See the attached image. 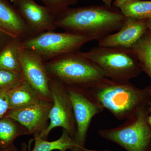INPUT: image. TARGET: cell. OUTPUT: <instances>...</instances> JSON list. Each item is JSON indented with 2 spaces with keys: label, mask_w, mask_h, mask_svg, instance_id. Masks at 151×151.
I'll return each mask as SVG.
<instances>
[{
  "label": "cell",
  "mask_w": 151,
  "mask_h": 151,
  "mask_svg": "<svg viewBox=\"0 0 151 151\" xmlns=\"http://www.w3.org/2000/svg\"><path fill=\"white\" fill-rule=\"evenodd\" d=\"M84 87L118 120L134 119L150 111L151 94L149 86L140 89L129 81L118 82L104 77Z\"/></svg>",
  "instance_id": "cell-1"
},
{
  "label": "cell",
  "mask_w": 151,
  "mask_h": 151,
  "mask_svg": "<svg viewBox=\"0 0 151 151\" xmlns=\"http://www.w3.org/2000/svg\"><path fill=\"white\" fill-rule=\"evenodd\" d=\"M127 18L113 6H89L68 7L58 14L57 28L99 41L119 31Z\"/></svg>",
  "instance_id": "cell-2"
},
{
  "label": "cell",
  "mask_w": 151,
  "mask_h": 151,
  "mask_svg": "<svg viewBox=\"0 0 151 151\" xmlns=\"http://www.w3.org/2000/svg\"><path fill=\"white\" fill-rule=\"evenodd\" d=\"M45 64L49 74L65 86L86 87L107 77L105 71L81 51L64 55Z\"/></svg>",
  "instance_id": "cell-3"
},
{
  "label": "cell",
  "mask_w": 151,
  "mask_h": 151,
  "mask_svg": "<svg viewBox=\"0 0 151 151\" xmlns=\"http://www.w3.org/2000/svg\"><path fill=\"white\" fill-rule=\"evenodd\" d=\"M81 53L102 68L107 77L113 81H129L142 71L131 49L98 45L87 52Z\"/></svg>",
  "instance_id": "cell-4"
},
{
  "label": "cell",
  "mask_w": 151,
  "mask_h": 151,
  "mask_svg": "<svg viewBox=\"0 0 151 151\" xmlns=\"http://www.w3.org/2000/svg\"><path fill=\"white\" fill-rule=\"evenodd\" d=\"M92 41L89 37L72 33L50 31L22 41L20 45L35 52L45 62L80 51L84 45Z\"/></svg>",
  "instance_id": "cell-5"
},
{
  "label": "cell",
  "mask_w": 151,
  "mask_h": 151,
  "mask_svg": "<svg viewBox=\"0 0 151 151\" xmlns=\"http://www.w3.org/2000/svg\"><path fill=\"white\" fill-rule=\"evenodd\" d=\"M150 111L126 120L116 128L98 131L100 137L116 143L127 151H151V127L147 122Z\"/></svg>",
  "instance_id": "cell-6"
},
{
  "label": "cell",
  "mask_w": 151,
  "mask_h": 151,
  "mask_svg": "<svg viewBox=\"0 0 151 151\" xmlns=\"http://www.w3.org/2000/svg\"><path fill=\"white\" fill-rule=\"evenodd\" d=\"M65 86L72 102L76 124V132L73 138L74 147L72 151H95L85 147L87 133L92 118L103 112L104 109L85 87Z\"/></svg>",
  "instance_id": "cell-7"
},
{
  "label": "cell",
  "mask_w": 151,
  "mask_h": 151,
  "mask_svg": "<svg viewBox=\"0 0 151 151\" xmlns=\"http://www.w3.org/2000/svg\"><path fill=\"white\" fill-rule=\"evenodd\" d=\"M50 89L52 102L49 114L50 122L39 136L47 140L51 130L59 127L66 130L73 139L76 132V124L73 105L66 86L50 75Z\"/></svg>",
  "instance_id": "cell-8"
},
{
  "label": "cell",
  "mask_w": 151,
  "mask_h": 151,
  "mask_svg": "<svg viewBox=\"0 0 151 151\" xmlns=\"http://www.w3.org/2000/svg\"><path fill=\"white\" fill-rule=\"evenodd\" d=\"M19 55L23 80L45 99L52 100L50 75L45 62L35 52L21 45L19 48Z\"/></svg>",
  "instance_id": "cell-9"
},
{
  "label": "cell",
  "mask_w": 151,
  "mask_h": 151,
  "mask_svg": "<svg viewBox=\"0 0 151 151\" xmlns=\"http://www.w3.org/2000/svg\"><path fill=\"white\" fill-rule=\"evenodd\" d=\"M13 4L27 25L32 36L57 28V15L46 6L38 4L35 0H16Z\"/></svg>",
  "instance_id": "cell-10"
},
{
  "label": "cell",
  "mask_w": 151,
  "mask_h": 151,
  "mask_svg": "<svg viewBox=\"0 0 151 151\" xmlns=\"http://www.w3.org/2000/svg\"><path fill=\"white\" fill-rule=\"evenodd\" d=\"M52 100L42 99L27 108L10 110L5 117L16 120L27 129L29 135L40 134L48 127Z\"/></svg>",
  "instance_id": "cell-11"
},
{
  "label": "cell",
  "mask_w": 151,
  "mask_h": 151,
  "mask_svg": "<svg viewBox=\"0 0 151 151\" xmlns=\"http://www.w3.org/2000/svg\"><path fill=\"white\" fill-rule=\"evenodd\" d=\"M148 29L147 20L127 18L121 28L98 42V46L131 49Z\"/></svg>",
  "instance_id": "cell-12"
},
{
  "label": "cell",
  "mask_w": 151,
  "mask_h": 151,
  "mask_svg": "<svg viewBox=\"0 0 151 151\" xmlns=\"http://www.w3.org/2000/svg\"><path fill=\"white\" fill-rule=\"evenodd\" d=\"M0 28L22 41L32 36L16 8L7 0H0Z\"/></svg>",
  "instance_id": "cell-13"
},
{
  "label": "cell",
  "mask_w": 151,
  "mask_h": 151,
  "mask_svg": "<svg viewBox=\"0 0 151 151\" xmlns=\"http://www.w3.org/2000/svg\"><path fill=\"white\" fill-rule=\"evenodd\" d=\"M7 96L9 111L27 108L45 99L24 80L9 90Z\"/></svg>",
  "instance_id": "cell-14"
},
{
  "label": "cell",
  "mask_w": 151,
  "mask_h": 151,
  "mask_svg": "<svg viewBox=\"0 0 151 151\" xmlns=\"http://www.w3.org/2000/svg\"><path fill=\"white\" fill-rule=\"evenodd\" d=\"M35 145L33 148L30 151L27 150L25 143H22L21 149L20 151H52L58 150L66 151L67 150L73 151L74 147L73 139L70 137L66 130L63 129L62 135L56 140L49 142L40 137L39 135H34Z\"/></svg>",
  "instance_id": "cell-15"
},
{
  "label": "cell",
  "mask_w": 151,
  "mask_h": 151,
  "mask_svg": "<svg viewBox=\"0 0 151 151\" xmlns=\"http://www.w3.org/2000/svg\"><path fill=\"white\" fill-rule=\"evenodd\" d=\"M131 49L137 57L142 71L150 79L149 88L151 94V30L148 29Z\"/></svg>",
  "instance_id": "cell-16"
},
{
  "label": "cell",
  "mask_w": 151,
  "mask_h": 151,
  "mask_svg": "<svg viewBox=\"0 0 151 151\" xmlns=\"http://www.w3.org/2000/svg\"><path fill=\"white\" fill-rule=\"evenodd\" d=\"M29 135L27 129L16 120L4 117L0 119V148H8L17 138Z\"/></svg>",
  "instance_id": "cell-17"
},
{
  "label": "cell",
  "mask_w": 151,
  "mask_h": 151,
  "mask_svg": "<svg viewBox=\"0 0 151 151\" xmlns=\"http://www.w3.org/2000/svg\"><path fill=\"white\" fill-rule=\"evenodd\" d=\"M21 41L12 37L0 50V68L21 73L19 48Z\"/></svg>",
  "instance_id": "cell-18"
},
{
  "label": "cell",
  "mask_w": 151,
  "mask_h": 151,
  "mask_svg": "<svg viewBox=\"0 0 151 151\" xmlns=\"http://www.w3.org/2000/svg\"><path fill=\"white\" fill-rule=\"evenodd\" d=\"M119 9L126 18L143 20L151 17V1L129 0Z\"/></svg>",
  "instance_id": "cell-19"
},
{
  "label": "cell",
  "mask_w": 151,
  "mask_h": 151,
  "mask_svg": "<svg viewBox=\"0 0 151 151\" xmlns=\"http://www.w3.org/2000/svg\"><path fill=\"white\" fill-rule=\"evenodd\" d=\"M23 80L21 73L0 68V89H12Z\"/></svg>",
  "instance_id": "cell-20"
},
{
  "label": "cell",
  "mask_w": 151,
  "mask_h": 151,
  "mask_svg": "<svg viewBox=\"0 0 151 151\" xmlns=\"http://www.w3.org/2000/svg\"><path fill=\"white\" fill-rule=\"evenodd\" d=\"M45 6L57 15L65 10L69 6L77 3L78 0H40Z\"/></svg>",
  "instance_id": "cell-21"
},
{
  "label": "cell",
  "mask_w": 151,
  "mask_h": 151,
  "mask_svg": "<svg viewBox=\"0 0 151 151\" xmlns=\"http://www.w3.org/2000/svg\"><path fill=\"white\" fill-rule=\"evenodd\" d=\"M11 89H0V119L4 117L9 111L7 93Z\"/></svg>",
  "instance_id": "cell-22"
},
{
  "label": "cell",
  "mask_w": 151,
  "mask_h": 151,
  "mask_svg": "<svg viewBox=\"0 0 151 151\" xmlns=\"http://www.w3.org/2000/svg\"><path fill=\"white\" fill-rule=\"evenodd\" d=\"M13 37H14L8 33L0 29V50Z\"/></svg>",
  "instance_id": "cell-23"
},
{
  "label": "cell",
  "mask_w": 151,
  "mask_h": 151,
  "mask_svg": "<svg viewBox=\"0 0 151 151\" xmlns=\"http://www.w3.org/2000/svg\"><path fill=\"white\" fill-rule=\"evenodd\" d=\"M129 0H115L113 3V6L119 8L126 2Z\"/></svg>",
  "instance_id": "cell-24"
},
{
  "label": "cell",
  "mask_w": 151,
  "mask_h": 151,
  "mask_svg": "<svg viewBox=\"0 0 151 151\" xmlns=\"http://www.w3.org/2000/svg\"><path fill=\"white\" fill-rule=\"evenodd\" d=\"M1 151H19L17 148L13 144L12 145L10 146L8 148L2 150Z\"/></svg>",
  "instance_id": "cell-25"
},
{
  "label": "cell",
  "mask_w": 151,
  "mask_h": 151,
  "mask_svg": "<svg viewBox=\"0 0 151 151\" xmlns=\"http://www.w3.org/2000/svg\"><path fill=\"white\" fill-rule=\"evenodd\" d=\"M103 2L105 3V5L108 6H111V3H112V0H103Z\"/></svg>",
  "instance_id": "cell-26"
},
{
  "label": "cell",
  "mask_w": 151,
  "mask_h": 151,
  "mask_svg": "<svg viewBox=\"0 0 151 151\" xmlns=\"http://www.w3.org/2000/svg\"><path fill=\"white\" fill-rule=\"evenodd\" d=\"M147 24L148 29L151 30V17L147 19Z\"/></svg>",
  "instance_id": "cell-27"
},
{
  "label": "cell",
  "mask_w": 151,
  "mask_h": 151,
  "mask_svg": "<svg viewBox=\"0 0 151 151\" xmlns=\"http://www.w3.org/2000/svg\"><path fill=\"white\" fill-rule=\"evenodd\" d=\"M147 122L151 127V114H150L147 117Z\"/></svg>",
  "instance_id": "cell-28"
},
{
  "label": "cell",
  "mask_w": 151,
  "mask_h": 151,
  "mask_svg": "<svg viewBox=\"0 0 151 151\" xmlns=\"http://www.w3.org/2000/svg\"><path fill=\"white\" fill-rule=\"evenodd\" d=\"M150 114H151V103L150 105Z\"/></svg>",
  "instance_id": "cell-29"
},
{
  "label": "cell",
  "mask_w": 151,
  "mask_h": 151,
  "mask_svg": "<svg viewBox=\"0 0 151 151\" xmlns=\"http://www.w3.org/2000/svg\"><path fill=\"white\" fill-rule=\"evenodd\" d=\"M16 0H11V2L12 3H14V2Z\"/></svg>",
  "instance_id": "cell-30"
},
{
  "label": "cell",
  "mask_w": 151,
  "mask_h": 151,
  "mask_svg": "<svg viewBox=\"0 0 151 151\" xmlns=\"http://www.w3.org/2000/svg\"><path fill=\"white\" fill-rule=\"evenodd\" d=\"M2 150L1 148H0V151H1Z\"/></svg>",
  "instance_id": "cell-31"
},
{
  "label": "cell",
  "mask_w": 151,
  "mask_h": 151,
  "mask_svg": "<svg viewBox=\"0 0 151 151\" xmlns=\"http://www.w3.org/2000/svg\"><path fill=\"white\" fill-rule=\"evenodd\" d=\"M0 29L2 30V29H1V28H0ZM3 31H4V30H3Z\"/></svg>",
  "instance_id": "cell-32"
}]
</instances>
